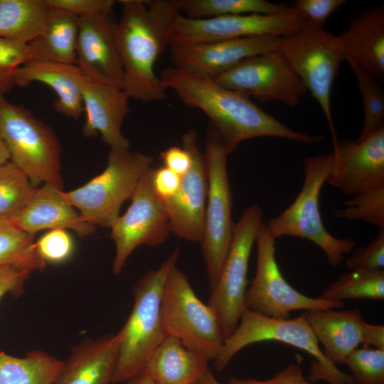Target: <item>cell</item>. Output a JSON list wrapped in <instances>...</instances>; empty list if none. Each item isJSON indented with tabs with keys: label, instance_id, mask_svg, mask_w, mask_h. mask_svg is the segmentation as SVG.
I'll list each match as a JSON object with an SVG mask.
<instances>
[{
	"label": "cell",
	"instance_id": "1",
	"mask_svg": "<svg viewBox=\"0 0 384 384\" xmlns=\"http://www.w3.org/2000/svg\"><path fill=\"white\" fill-rule=\"evenodd\" d=\"M160 78L187 106L202 111L224 142L229 154L242 142L256 137H277L313 144L321 135L297 132L265 112L249 97L223 87L215 80L174 67L161 72Z\"/></svg>",
	"mask_w": 384,
	"mask_h": 384
},
{
	"label": "cell",
	"instance_id": "2",
	"mask_svg": "<svg viewBox=\"0 0 384 384\" xmlns=\"http://www.w3.org/2000/svg\"><path fill=\"white\" fill-rule=\"evenodd\" d=\"M115 36L123 70L122 89L142 102L164 100L167 87L155 63L170 47L180 15L173 0H122Z\"/></svg>",
	"mask_w": 384,
	"mask_h": 384
},
{
	"label": "cell",
	"instance_id": "3",
	"mask_svg": "<svg viewBox=\"0 0 384 384\" xmlns=\"http://www.w3.org/2000/svg\"><path fill=\"white\" fill-rule=\"evenodd\" d=\"M179 254L180 248H175L159 268L149 271L135 283L132 311L118 332L119 346L112 383H126L143 373L150 356L166 336L161 313L162 294Z\"/></svg>",
	"mask_w": 384,
	"mask_h": 384
},
{
	"label": "cell",
	"instance_id": "4",
	"mask_svg": "<svg viewBox=\"0 0 384 384\" xmlns=\"http://www.w3.org/2000/svg\"><path fill=\"white\" fill-rule=\"evenodd\" d=\"M333 151L307 156L304 160V182L294 201L279 215L265 221L275 238L296 237L316 245L326 256L329 264L338 267L357 242L351 238H339L325 228L321 215L319 199L321 188L329 174Z\"/></svg>",
	"mask_w": 384,
	"mask_h": 384
},
{
	"label": "cell",
	"instance_id": "5",
	"mask_svg": "<svg viewBox=\"0 0 384 384\" xmlns=\"http://www.w3.org/2000/svg\"><path fill=\"white\" fill-rule=\"evenodd\" d=\"M276 341L298 348L314 356L309 381L330 384H354L351 375L341 371L324 356L306 319L305 312L293 319H274L245 309L234 333L226 338L213 368L221 372L232 358L246 346L261 341Z\"/></svg>",
	"mask_w": 384,
	"mask_h": 384
},
{
	"label": "cell",
	"instance_id": "6",
	"mask_svg": "<svg viewBox=\"0 0 384 384\" xmlns=\"http://www.w3.org/2000/svg\"><path fill=\"white\" fill-rule=\"evenodd\" d=\"M0 137L11 161L37 187L63 189L61 148L53 129L20 105L0 96Z\"/></svg>",
	"mask_w": 384,
	"mask_h": 384
},
{
	"label": "cell",
	"instance_id": "7",
	"mask_svg": "<svg viewBox=\"0 0 384 384\" xmlns=\"http://www.w3.org/2000/svg\"><path fill=\"white\" fill-rule=\"evenodd\" d=\"M153 161L152 156L140 151L110 149L104 171L64 195L87 222L110 228Z\"/></svg>",
	"mask_w": 384,
	"mask_h": 384
},
{
	"label": "cell",
	"instance_id": "8",
	"mask_svg": "<svg viewBox=\"0 0 384 384\" xmlns=\"http://www.w3.org/2000/svg\"><path fill=\"white\" fill-rule=\"evenodd\" d=\"M279 49L320 105L333 144H336L338 139L332 118L331 95L340 65L346 60L338 36L307 21L297 31L284 36Z\"/></svg>",
	"mask_w": 384,
	"mask_h": 384
},
{
	"label": "cell",
	"instance_id": "9",
	"mask_svg": "<svg viewBox=\"0 0 384 384\" xmlns=\"http://www.w3.org/2000/svg\"><path fill=\"white\" fill-rule=\"evenodd\" d=\"M227 147L210 124L207 130L205 159L208 193L204 227L201 240L210 289L215 284L233 235V196L228 172Z\"/></svg>",
	"mask_w": 384,
	"mask_h": 384
},
{
	"label": "cell",
	"instance_id": "10",
	"mask_svg": "<svg viewBox=\"0 0 384 384\" xmlns=\"http://www.w3.org/2000/svg\"><path fill=\"white\" fill-rule=\"evenodd\" d=\"M161 313L166 335L214 361L224 342L218 319L208 304L196 294L187 275L175 265L162 294Z\"/></svg>",
	"mask_w": 384,
	"mask_h": 384
},
{
	"label": "cell",
	"instance_id": "11",
	"mask_svg": "<svg viewBox=\"0 0 384 384\" xmlns=\"http://www.w3.org/2000/svg\"><path fill=\"white\" fill-rule=\"evenodd\" d=\"M263 210L252 203L235 224L228 252L215 284L210 289L208 306L219 323L224 341L238 327L245 309L247 269L251 251L264 220Z\"/></svg>",
	"mask_w": 384,
	"mask_h": 384
},
{
	"label": "cell",
	"instance_id": "12",
	"mask_svg": "<svg viewBox=\"0 0 384 384\" xmlns=\"http://www.w3.org/2000/svg\"><path fill=\"white\" fill-rule=\"evenodd\" d=\"M275 240L264 220L255 240L257 269L251 286L245 293V309L270 318L288 319L294 310L343 307V302L312 298L292 287L282 274L277 262Z\"/></svg>",
	"mask_w": 384,
	"mask_h": 384
},
{
	"label": "cell",
	"instance_id": "13",
	"mask_svg": "<svg viewBox=\"0 0 384 384\" xmlns=\"http://www.w3.org/2000/svg\"><path fill=\"white\" fill-rule=\"evenodd\" d=\"M214 80L247 97L292 107L307 92L280 49L246 58Z\"/></svg>",
	"mask_w": 384,
	"mask_h": 384
},
{
	"label": "cell",
	"instance_id": "14",
	"mask_svg": "<svg viewBox=\"0 0 384 384\" xmlns=\"http://www.w3.org/2000/svg\"><path fill=\"white\" fill-rule=\"evenodd\" d=\"M300 11L289 6L272 14H250L191 19L179 15L171 45H195L235 38L295 33L306 22Z\"/></svg>",
	"mask_w": 384,
	"mask_h": 384
},
{
	"label": "cell",
	"instance_id": "15",
	"mask_svg": "<svg viewBox=\"0 0 384 384\" xmlns=\"http://www.w3.org/2000/svg\"><path fill=\"white\" fill-rule=\"evenodd\" d=\"M153 168L141 178L127 211L110 227L115 245L112 272L119 274L127 258L140 245L151 247L165 242L170 233L168 215L163 201L152 186Z\"/></svg>",
	"mask_w": 384,
	"mask_h": 384
},
{
	"label": "cell",
	"instance_id": "16",
	"mask_svg": "<svg viewBox=\"0 0 384 384\" xmlns=\"http://www.w3.org/2000/svg\"><path fill=\"white\" fill-rule=\"evenodd\" d=\"M181 144L191 155V165L181 176L176 194L163 203L169 218L170 233L180 238L200 243L208 193L206 163L193 129H188L183 134Z\"/></svg>",
	"mask_w": 384,
	"mask_h": 384
},
{
	"label": "cell",
	"instance_id": "17",
	"mask_svg": "<svg viewBox=\"0 0 384 384\" xmlns=\"http://www.w3.org/2000/svg\"><path fill=\"white\" fill-rule=\"evenodd\" d=\"M326 182L351 197L384 187V127L360 142L338 140Z\"/></svg>",
	"mask_w": 384,
	"mask_h": 384
},
{
	"label": "cell",
	"instance_id": "18",
	"mask_svg": "<svg viewBox=\"0 0 384 384\" xmlns=\"http://www.w3.org/2000/svg\"><path fill=\"white\" fill-rule=\"evenodd\" d=\"M284 36H253L195 45H171L174 67L211 80L243 60L279 49Z\"/></svg>",
	"mask_w": 384,
	"mask_h": 384
},
{
	"label": "cell",
	"instance_id": "19",
	"mask_svg": "<svg viewBox=\"0 0 384 384\" xmlns=\"http://www.w3.org/2000/svg\"><path fill=\"white\" fill-rule=\"evenodd\" d=\"M75 65L86 80L122 88L115 23L109 15L78 18Z\"/></svg>",
	"mask_w": 384,
	"mask_h": 384
},
{
	"label": "cell",
	"instance_id": "20",
	"mask_svg": "<svg viewBox=\"0 0 384 384\" xmlns=\"http://www.w3.org/2000/svg\"><path fill=\"white\" fill-rule=\"evenodd\" d=\"M82 102L85 121L82 134L87 137L100 134L110 149H128L130 143L122 126L129 112V96L119 87L84 78Z\"/></svg>",
	"mask_w": 384,
	"mask_h": 384
},
{
	"label": "cell",
	"instance_id": "21",
	"mask_svg": "<svg viewBox=\"0 0 384 384\" xmlns=\"http://www.w3.org/2000/svg\"><path fill=\"white\" fill-rule=\"evenodd\" d=\"M10 221L34 235L43 230L65 229L84 238L96 230L67 200L63 189L48 183L38 187L26 206Z\"/></svg>",
	"mask_w": 384,
	"mask_h": 384
},
{
	"label": "cell",
	"instance_id": "22",
	"mask_svg": "<svg viewBox=\"0 0 384 384\" xmlns=\"http://www.w3.org/2000/svg\"><path fill=\"white\" fill-rule=\"evenodd\" d=\"M119 334L86 338L72 352L52 384H111L117 362Z\"/></svg>",
	"mask_w": 384,
	"mask_h": 384
},
{
	"label": "cell",
	"instance_id": "23",
	"mask_svg": "<svg viewBox=\"0 0 384 384\" xmlns=\"http://www.w3.org/2000/svg\"><path fill=\"white\" fill-rule=\"evenodd\" d=\"M84 77L76 65L49 61H28L16 71L14 84L23 87L34 82L50 87L57 95L55 112L73 119L84 112L82 86Z\"/></svg>",
	"mask_w": 384,
	"mask_h": 384
},
{
	"label": "cell",
	"instance_id": "24",
	"mask_svg": "<svg viewBox=\"0 0 384 384\" xmlns=\"http://www.w3.org/2000/svg\"><path fill=\"white\" fill-rule=\"evenodd\" d=\"M306 319L325 358L333 365H344L348 356L363 344V321L358 309L345 311L312 309Z\"/></svg>",
	"mask_w": 384,
	"mask_h": 384
},
{
	"label": "cell",
	"instance_id": "25",
	"mask_svg": "<svg viewBox=\"0 0 384 384\" xmlns=\"http://www.w3.org/2000/svg\"><path fill=\"white\" fill-rule=\"evenodd\" d=\"M346 55L378 80L384 78V7L366 9L338 35Z\"/></svg>",
	"mask_w": 384,
	"mask_h": 384
},
{
	"label": "cell",
	"instance_id": "26",
	"mask_svg": "<svg viewBox=\"0 0 384 384\" xmlns=\"http://www.w3.org/2000/svg\"><path fill=\"white\" fill-rule=\"evenodd\" d=\"M209 360L166 335L150 356L143 373L156 384H195L208 369Z\"/></svg>",
	"mask_w": 384,
	"mask_h": 384
},
{
	"label": "cell",
	"instance_id": "27",
	"mask_svg": "<svg viewBox=\"0 0 384 384\" xmlns=\"http://www.w3.org/2000/svg\"><path fill=\"white\" fill-rule=\"evenodd\" d=\"M78 33V17L49 7L44 28L27 43L26 62L49 61L75 65Z\"/></svg>",
	"mask_w": 384,
	"mask_h": 384
},
{
	"label": "cell",
	"instance_id": "28",
	"mask_svg": "<svg viewBox=\"0 0 384 384\" xmlns=\"http://www.w3.org/2000/svg\"><path fill=\"white\" fill-rule=\"evenodd\" d=\"M46 0H0V39L28 43L45 27Z\"/></svg>",
	"mask_w": 384,
	"mask_h": 384
},
{
	"label": "cell",
	"instance_id": "29",
	"mask_svg": "<svg viewBox=\"0 0 384 384\" xmlns=\"http://www.w3.org/2000/svg\"><path fill=\"white\" fill-rule=\"evenodd\" d=\"M63 361L42 351H33L24 357L0 350V384H52Z\"/></svg>",
	"mask_w": 384,
	"mask_h": 384
},
{
	"label": "cell",
	"instance_id": "30",
	"mask_svg": "<svg viewBox=\"0 0 384 384\" xmlns=\"http://www.w3.org/2000/svg\"><path fill=\"white\" fill-rule=\"evenodd\" d=\"M180 14L191 19L250 14H272L289 6L265 0H173Z\"/></svg>",
	"mask_w": 384,
	"mask_h": 384
},
{
	"label": "cell",
	"instance_id": "31",
	"mask_svg": "<svg viewBox=\"0 0 384 384\" xmlns=\"http://www.w3.org/2000/svg\"><path fill=\"white\" fill-rule=\"evenodd\" d=\"M34 235L27 233L10 220H0V266L41 272L46 264L36 248Z\"/></svg>",
	"mask_w": 384,
	"mask_h": 384
},
{
	"label": "cell",
	"instance_id": "32",
	"mask_svg": "<svg viewBox=\"0 0 384 384\" xmlns=\"http://www.w3.org/2000/svg\"><path fill=\"white\" fill-rule=\"evenodd\" d=\"M319 297L332 302L352 299L383 300L384 270L345 273L330 284Z\"/></svg>",
	"mask_w": 384,
	"mask_h": 384
},
{
	"label": "cell",
	"instance_id": "33",
	"mask_svg": "<svg viewBox=\"0 0 384 384\" xmlns=\"http://www.w3.org/2000/svg\"><path fill=\"white\" fill-rule=\"evenodd\" d=\"M37 188L11 161L0 164V220L14 218L31 200Z\"/></svg>",
	"mask_w": 384,
	"mask_h": 384
},
{
	"label": "cell",
	"instance_id": "34",
	"mask_svg": "<svg viewBox=\"0 0 384 384\" xmlns=\"http://www.w3.org/2000/svg\"><path fill=\"white\" fill-rule=\"evenodd\" d=\"M353 73L362 97L363 122L360 142L384 127V92L378 80L350 59L346 60Z\"/></svg>",
	"mask_w": 384,
	"mask_h": 384
},
{
	"label": "cell",
	"instance_id": "35",
	"mask_svg": "<svg viewBox=\"0 0 384 384\" xmlns=\"http://www.w3.org/2000/svg\"><path fill=\"white\" fill-rule=\"evenodd\" d=\"M344 207L334 211L335 217L348 220H363L384 230V187L352 196Z\"/></svg>",
	"mask_w": 384,
	"mask_h": 384
},
{
	"label": "cell",
	"instance_id": "36",
	"mask_svg": "<svg viewBox=\"0 0 384 384\" xmlns=\"http://www.w3.org/2000/svg\"><path fill=\"white\" fill-rule=\"evenodd\" d=\"M345 364L354 384H384V350L358 348L348 356Z\"/></svg>",
	"mask_w": 384,
	"mask_h": 384
},
{
	"label": "cell",
	"instance_id": "37",
	"mask_svg": "<svg viewBox=\"0 0 384 384\" xmlns=\"http://www.w3.org/2000/svg\"><path fill=\"white\" fill-rule=\"evenodd\" d=\"M36 248L43 262L60 264L67 261L74 251V241L68 230L53 229L44 233L36 242Z\"/></svg>",
	"mask_w": 384,
	"mask_h": 384
},
{
	"label": "cell",
	"instance_id": "38",
	"mask_svg": "<svg viewBox=\"0 0 384 384\" xmlns=\"http://www.w3.org/2000/svg\"><path fill=\"white\" fill-rule=\"evenodd\" d=\"M27 43L0 39V96L15 87L16 70L26 62Z\"/></svg>",
	"mask_w": 384,
	"mask_h": 384
},
{
	"label": "cell",
	"instance_id": "39",
	"mask_svg": "<svg viewBox=\"0 0 384 384\" xmlns=\"http://www.w3.org/2000/svg\"><path fill=\"white\" fill-rule=\"evenodd\" d=\"M346 264L349 270L356 272L383 270L384 230H379L368 246L353 250L346 259Z\"/></svg>",
	"mask_w": 384,
	"mask_h": 384
},
{
	"label": "cell",
	"instance_id": "40",
	"mask_svg": "<svg viewBox=\"0 0 384 384\" xmlns=\"http://www.w3.org/2000/svg\"><path fill=\"white\" fill-rule=\"evenodd\" d=\"M50 8L67 11L78 18L110 15L114 5L113 0H46Z\"/></svg>",
	"mask_w": 384,
	"mask_h": 384
},
{
	"label": "cell",
	"instance_id": "41",
	"mask_svg": "<svg viewBox=\"0 0 384 384\" xmlns=\"http://www.w3.org/2000/svg\"><path fill=\"white\" fill-rule=\"evenodd\" d=\"M345 3L346 0H296L292 6L311 23L324 27L328 18Z\"/></svg>",
	"mask_w": 384,
	"mask_h": 384
},
{
	"label": "cell",
	"instance_id": "42",
	"mask_svg": "<svg viewBox=\"0 0 384 384\" xmlns=\"http://www.w3.org/2000/svg\"><path fill=\"white\" fill-rule=\"evenodd\" d=\"M228 384H310L297 363H292L267 380L230 378Z\"/></svg>",
	"mask_w": 384,
	"mask_h": 384
},
{
	"label": "cell",
	"instance_id": "43",
	"mask_svg": "<svg viewBox=\"0 0 384 384\" xmlns=\"http://www.w3.org/2000/svg\"><path fill=\"white\" fill-rule=\"evenodd\" d=\"M181 178L164 166L157 169L153 168L152 186L155 193L162 201L171 198L180 186Z\"/></svg>",
	"mask_w": 384,
	"mask_h": 384
},
{
	"label": "cell",
	"instance_id": "44",
	"mask_svg": "<svg viewBox=\"0 0 384 384\" xmlns=\"http://www.w3.org/2000/svg\"><path fill=\"white\" fill-rule=\"evenodd\" d=\"M31 273L9 265L0 266V299L8 293L18 292Z\"/></svg>",
	"mask_w": 384,
	"mask_h": 384
},
{
	"label": "cell",
	"instance_id": "45",
	"mask_svg": "<svg viewBox=\"0 0 384 384\" xmlns=\"http://www.w3.org/2000/svg\"><path fill=\"white\" fill-rule=\"evenodd\" d=\"M164 166L168 168L181 177L190 169L191 157L189 152L183 147L170 146L161 153Z\"/></svg>",
	"mask_w": 384,
	"mask_h": 384
},
{
	"label": "cell",
	"instance_id": "46",
	"mask_svg": "<svg viewBox=\"0 0 384 384\" xmlns=\"http://www.w3.org/2000/svg\"><path fill=\"white\" fill-rule=\"evenodd\" d=\"M362 346L384 350V326L364 321Z\"/></svg>",
	"mask_w": 384,
	"mask_h": 384
},
{
	"label": "cell",
	"instance_id": "47",
	"mask_svg": "<svg viewBox=\"0 0 384 384\" xmlns=\"http://www.w3.org/2000/svg\"><path fill=\"white\" fill-rule=\"evenodd\" d=\"M125 384H156L152 381L146 374L142 373L127 380Z\"/></svg>",
	"mask_w": 384,
	"mask_h": 384
},
{
	"label": "cell",
	"instance_id": "48",
	"mask_svg": "<svg viewBox=\"0 0 384 384\" xmlns=\"http://www.w3.org/2000/svg\"><path fill=\"white\" fill-rule=\"evenodd\" d=\"M199 382L201 384H223L215 378L209 368L205 372Z\"/></svg>",
	"mask_w": 384,
	"mask_h": 384
},
{
	"label": "cell",
	"instance_id": "49",
	"mask_svg": "<svg viewBox=\"0 0 384 384\" xmlns=\"http://www.w3.org/2000/svg\"><path fill=\"white\" fill-rule=\"evenodd\" d=\"M10 159L9 151L0 137V164Z\"/></svg>",
	"mask_w": 384,
	"mask_h": 384
},
{
	"label": "cell",
	"instance_id": "50",
	"mask_svg": "<svg viewBox=\"0 0 384 384\" xmlns=\"http://www.w3.org/2000/svg\"><path fill=\"white\" fill-rule=\"evenodd\" d=\"M195 384H201V383H200V382L198 381V382H197V383H195Z\"/></svg>",
	"mask_w": 384,
	"mask_h": 384
}]
</instances>
